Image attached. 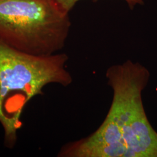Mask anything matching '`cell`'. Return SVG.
<instances>
[{
  "mask_svg": "<svg viewBox=\"0 0 157 157\" xmlns=\"http://www.w3.org/2000/svg\"><path fill=\"white\" fill-rule=\"evenodd\" d=\"M150 77L147 67L130 60L108 67L106 78L113 97L106 118L91 135L63 146V155L157 157V132L142 100Z\"/></svg>",
  "mask_w": 157,
  "mask_h": 157,
  "instance_id": "6da1fadb",
  "label": "cell"
},
{
  "mask_svg": "<svg viewBox=\"0 0 157 157\" xmlns=\"http://www.w3.org/2000/svg\"><path fill=\"white\" fill-rule=\"evenodd\" d=\"M65 54L39 56L19 50L0 39V124L5 142L14 146L22 126L21 114L27 103L43 94L48 84L67 87L72 82Z\"/></svg>",
  "mask_w": 157,
  "mask_h": 157,
  "instance_id": "7a4b0ae2",
  "label": "cell"
},
{
  "mask_svg": "<svg viewBox=\"0 0 157 157\" xmlns=\"http://www.w3.org/2000/svg\"><path fill=\"white\" fill-rule=\"evenodd\" d=\"M69 12L58 0H0V39L34 56L56 54L69 34Z\"/></svg>",
  "mask_w": 157,
  "mask_h": 157,
  "instance_id": "3957f363",
  "label": "cell"
},
{
  "mask_svg": "<svg viewBox=\"0 0 157 157\" xmlns=\"http://www.w3.org/2000/svg\"><path fill=\"white\" fill-rule=\"evenodd\" d=\"M67 11H70L75 4L80 0H58Z\"/></svg>",
  "mask_w": 157,
  "mask_h": 157,
  "instance_id": "277c9868",
  "label": "cell"
}]
</instances>
